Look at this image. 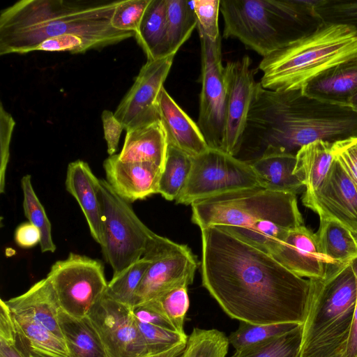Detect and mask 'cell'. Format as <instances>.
<instances>
[{"label":"cell","mask_w":357,"mask_h":357,"mask_svg":"<svg viewBox=\"0 0 357 357\" xmlns=\"http://www.w3.org/2000/svg\"><path fill=\"white\" fill-rule=\"evenodd\" d=\"M302 91L321 101L348 106L351 98L357 93V56L326 70L307 83Z\"/></svg>","instance_id":"obj_22"},{"label":"cell","mask_w":357,"mask_h":357,"mask_svg":"<svg viewBox=\"0 0 357 357\" xmlns=\"http://www.w3.org/2000/svg\"><path fill=\"white\" fill-rule=\"evenodd\" d=\"M247 162L252 169L261 187L295 195L305 189L303 183L294 174L296 162L295 154L266 152Z\"/></svg>","instance_id":"obj_24"},{"label":"cell","mask_w":357,"mask_h":357,"mask_svg":"<svg viewBox=\"0 0 357 357\" xmlns=\"http://www.w3.org/2000/svg\"><path fill=\"white\" fill-rule=\"evenodd\" d=\"M192 222L200 229L215 226L239 239L266 220L304 223L296 195L261 186L227 192L191 204Z\"/></svg>","instance_id":"obj_7"},{"label":"cell","mask_w":357,"mask_h":357,"mask_svg":"<svg viewBox=\"0 0 357 357\" xmlns=\"http://www.w3.org/2000/svg\"><path fill=\"white\" fill-rule=\"evenodd\" d=\"M166 23V0H151L135 33V37L146 54L147 60L162 56Z\"/></svg>","instance_id":"obj_30"},{"label":"cell","mask_w":357,"mask_h":357,"mask_svg":"<svg viewBox=\"0 0 357 357\" xmlns=\"http://www.w3.org/2000/svg\"><path fill=\"white\" fill-rule=\"evenodd\" d=\"M137 325L151 355L167 351L181 343H186L188 335L165 329L136 319Z\"/></svg>","instance_id":"obj_38"},{"label":"cell","mask_w":357,"mask_h":357,"mask_svg":"<svg viewBox=\"0 0 357 357\" xmlns=\"http://www.w3.org/2000/svg\"><path fill=\"white\" fill-rule=\"evenodd\" d=\"M159 118L165 130L168 145L194 158L209 146L196 123L163 87L158 99Z\"/></svg>","instance_id":"obj_21"},{"label":"cell","mask_w":357,"mask_h":357,"mask_svg":"<svg viewBox=\"0 0 357 357\" xmlns=\"http://www.w3.org/2000/svg\"><path fill=\"white\" fill-rule=\"evenodd\" d=\"M299 325L296 323L252 324L241 322L238 328L228 336V340L235 350H239L282 335Z\"/></svg>","instance_id":"obj_35"},{"label":"cell","mask_w":357,"mask_h":357,"mask_svg":"<svg viewBox=\"0 0 357 357\" xmlns=\"http://www.w3.org/2000/svg\"><path fill=\"white\" fill-rule=\"evenodd\" d=\"M357 56V32L324 23L314 32L265 56L259 65L264 88L276 91L303 89L326 70Z\"/></svg>","instance_id":"obj_6"},{"label":"cell","mask_w":357,"mask_h":357,"mask_svg":"<svg viewBox=\"0 0 357 357\" xmlns=\"http://www.w3.org/2000/svg\"><path fill=\"white\" fill-rule=\"evenodd\" d=\"M200 229L202 285L227 315L252 324L304 323L309 279L220 227Z\"/></svg>","instance_id":"obj_1"},{"label":"cell","mask_w":357,"mask_h":357,"mask_svg":"<svg viewBox=\"0 0 357 357\" xmlns=\"http://www.w3.org/2000/svg\"><path fill=\"white\" fill-rule=\"evenodd\" d=\"M314 10L324 23L347 26L357 32V0H317Z\"/></svg>","instance_id":"obj_37"},{"label":"cell","mask_w":357,"mask_h":357,"mask_svg":"<svg viewBox=\"0 0 357 357\" xmlns=\"http://www.w3.org/2000/svg\"><path fill=\"white\" fill-rule=\"evenodd\" d=\"M101 119L107 153L109 155H112L117 150L120 136L124 128L115 117L114 114L109 110H104L102 112Z\"/></svg>","instance_id":"obj_45"},{"label":"cell","mask_w":357,"mask_h":357,"mask_svg":"<svg viewBox=\"0 0 357 357\" xmlns=\"http://www.w3.org/2000/svg\"><path fill=\"white\" fill-rule=\"evenodd\" d=\"M348 107L357 113V93L351 98Z\"/></svg>","instance_id":"obj_49"},{"label":"cell","mask_w":357,"mask_h":357,"mask_svg":"<svg viewBox=\"0 0 357 357\" xmlns=\"http://www.w3.org/2000/svg\"><path fill=\"white\" fill-rule=\"evenodd\" d=\"M351 264L357 280V258ZM343 357H357V297L351 331Z\"/></svg>","instance_id":"obj_47"},{"label":"cell","mask_w":357,"mask_h":357,"mask_svg":"<svg viewBox=\"0 0 357 357\" xmlns=\"http://www.w3.org/2000/svg\"><path fill=\"white\" fill-rule=\"evenodd\" d=\"M176 54L147 60L114 116L128 131L160 120L158 99Z\"/></svg>","instance_id":"obj_13"},{"label":"cell","mask_w":357,"mask_h":357,"mask_svg":"<svg viewBox=\"0 0 357 357\" xmlns=\"http://www.w3.org/2000/svg\"><path fill=\"white\" fill-rule=\"evenodd\" d=\"M5 302L13 314L30 320L63 340L58 319L61 307L56 291L47 278Z\"/></svg>","instance_id":"obj_20"},{"label":"cell","mask_w":357,"mask_h":357,"mask_svg":"<svg viewBox=\"0 0 357 357\" xmlns=\"http://www.w3.org/2000/svg\"><path fill=\"white\" fill-rule=\"evenodd\" d=\"M255 186L259 185L247 161L209 148L192 158L188 179L175 201L191 205L198 200Z\"/></svg>","instance_id":"obj_9"},{"label":"cell","mask_w":357,"mask_h":357,"mask_svg":"<svg viewBox=\"0 0 357 357\" xmlns=\"http://www.w3.org/2000/svg\"><path fill=\"white\" fill-rule=\"evenodd\" d=\"M23 192V208L26 218L33 226L36 227L41 235L40 243L42 252H54L56 248L52 240V226L46 212L38 198L29 174L24 175L21 179Z\"/></svg>","instance_id":"obj_34"},{"label":"cell","mask_w":357,"mask_h":357,"mask_svg":"<svg viewBox=\"0 0 357 357\" xmlns=\"http://www.w3.org/2000/svg\"><path fill=\"white\" fill-rule=\"evenodd\" d=\"M143 257L151 264L136 292L134 306L154 299L180 284L193 282L198 262L186 245L154 233Z\"/></svg>","instance_id":"obj_11"},{"label":"cell","mask_w":357,"mask_h":357,"mask_svg":"<svg viewBox=\"0 0 357 357\" xmlns=\"http://www.w3.org/2000/svg\"><path fill=\"white\" fill-rule=\"evenodd\" d=\"M302 202L319 218L333 219L351 231L357 230V187L334 157L319 189L312 195L303 197Z\"/></svg>","instance_id":"obj_16"},{"label":"cell","mask_w":357,"mask_h":357,"mask_svg":"<svg viewBox=\"0 0 357 357\" xmlns=\"http://www.w3.org/2000/svg\"><path fill=\"white\" fill-rule=\"evenodd\" d=\"M121 0H21L0 13V55L35 51L44 40L79 36L101 49L135 36L111 25Z\"/></svg>","instance_id":"obj_3"},{"label":"cell","mask_w":357,"mask_h":357,"mask_svg":"<svg viewBox=\"0 0 357 357\" xmlns=\"http://www.w3.org/2000/svg\"><path fill=\"white\" fill-rule=\"evenodd\" d=\"M192 164V157L168 145L158 193L167 200H176L188 179Z\"/></svg>","instance_id":"obj_31"},{"label":"cell","mask_w":357,"mask_h":357,"mask_svg":"<svg viewBox=\"0 0 357 357\" xmlns=\"http://www.w3.org/2000/svg\"><path fill=\"white\" fill-rule=\"evenodd\" d=\"M109 357L151 356L139 331L132 307L107 296L89 314Z\"/></svg>","instance_id":"obj_14"},{"label":"cell","mask_w":357,"mask_h":357,"mask_svg":"<svg viewBox=\"0 0 357 357\" xmlns=\"http://www.w3.org/2000/svg\"><path fill=\"white\" fill-rule=\"evenodd\" d=\"M269 254L294 274L308 279L322 278L329 268L337 266L321 252L316 234L305 225L290 230Z\"/></svg>","instance_id":"obj_17"},{"label":"cell","mask_w":357,"mask_h":357,"mask_svg":"<svg viewBox=\"0 0 357 357\" xmlns=\"http://www.w3.org/2000/svg\"><path fill=\"white\" fill-rule=\"evenodd\" d=\"M132 310L135 318L142 322L178 332L175 326L149 301L133 306Z\"/></svg>","instance_id":"obj_44"},{"label":"cell","mask_w":357,"mask_h":357,"mask_svg":"<svg viewBox=\"0 0 357 357\" xmlns=\"http://www.w3.org/2000/svg\"><path fill=\"white\" fill-rule=\"evenodd\" d=\"M58 319L69 357H109L89 316L77 318L61 310Z\"/></svg>","instance_id":"obj_27"},{"label":"cell","mask_w":357,"mask_h":357,"mask_svg":"<svg viewBox=\"0 0 357 357\" xmlns=\"http://www.w3.org/2000/svg\"><path fill=\"white\" fill-rule=\"evenodd\" d=\"M39 229L30 222L21 224L15 232V243L22 248H31L40 243Z\"/></svg>","instance_id":"obj_46"},{"label":"cell","mask_w":357,"mask_h":357,"mask_svg":"<svg viewBox=\"0 0 357 357\" xmlns=\"http://www.w3.org/2000/svg\"><path fill=\"white\" fill-rule=\"evenodd\" d=\"M193 6L198 32L215 41L221 36L218 27L220 0H194Z\"/></svg>","instance_id":"obj_40"},{"label":"cell","mask_w":357,"mask_h":357,"mask_svg":"<svg viewBox=\"0 0 357 357\" xmlns=\"http://www.w3.org/2000/svg\"><path fill=\"white\" fill-rule=\"evenodd\" d=\"M186 343L179 344L167 351L146 357H178L183 351Z\"/></svg>","instance_id":"obj_48"},{"label":"cell","mask_w":357,"mask_h":357,"mask_svg":"<svg viewBox=\"0 0 357 357\" xmlns=\"http://www.w3.org/2000/svg\"><path fill=\"white\" fill-rule=\"evenodd\" d=\"M150 2L151 0H121L112 15V26L135 33Z\"/></svg>","instance_id":"obj_39"},{"label":"cell","mask_w":357,"mask_h":357,"mask_svg":"<svg viewBox=\"0 0 357 357\" xmlns=\"http://www.w3.org/2000/svg\"><path fill=\"white\" fill-rule=\"evenodd\" d=\"M303 324L278 337L235 350L230 357H299Z\"/></svg>","instance_id":"obj_32"},{"label":"cell","mask_w":357,"mask_h":357,"mask_svg":"<svg viewBox=\"0 0 357 357\" xmlns=\"http://www.w3.org/2000/svg\"><path fill=\"white\" fill-rule=\"evenodd\" d=\"M317 0H220L223 37L265 57L317 30Z\"/></svg>","instance_id":"obj_4"},{"label":"cell","mask_w":357,"mask_h":357,"mask_svg":"<svg viewBox=\"0 0 357 357\" xmlns=\"http://www.w3.org/2000/svg\"><path fill=\"white\" fill-rule=\"evenodd\" d=\"M309 280L299 357H343L357 297L351 262L331 267L324 278Z\"/></svg>","instance_id":"obj_5"},{"label":"cell","mask_w":357,"mask_h":357,"mask_svg":"<svg viewBox=\"0 0 357 357\" xmlns=\"http://www.w3.org/2000/svg\"><path fill=\"white\" fill-rule=\"evenodd\" d=\"M95 49L97 46L91 41L75 34H65L47 38L43 41L35 51L68 52L73 54L83 53Z\"/></svg>","instance_id":"obj_41"},{"label":"cell","mask_w":357,"mask_h":357,"mask_svg":"<svg viewBox=\"0 0 357 357\" xmlns=\"http://www.w3.org/2000/svg\"><path fill=\"white\" fill-rule=\"evenodd\" d=\"M151 264V261L142 257L112 277L108 282L105 295L123 305L132 307L137 289Z\"/></svg>","instance_id":"obj_33"},{"label":"cell","mask_w":357,"mask_h":357,"mask_svg":"<svg viewBox=\"0 0 357 357\" xmlns=\"http://www.w3.org/2000/svg\"><path fill=\"white\" fill-rule=\"evenodd\" d=\"M251 59L243 58L228 61L224 67L226 86L225 136L222 151L236 156L238 154L249 111L257 83L250 68Z\"/></svg>","instance_id":"obj_15"},{"label":"cell","mask_w":357,"mask_h":357,"mask_svg":"<svg viewBox=\"0 0 357 357\" xmlns=\"http://www.w3.org/2000/svg\"><path fill=\"white\" fill-rule=\"evenodd\" d=\"M103 167L106 181L129 204L158 193L162 169L153 163L123 162L114 154L105 160Z\"/></svg>","instance_id":"obj_18"},{"label":"cell","mask_w":357,"mask_h":357,"mask_svg":"<svg viewBox=\"0 0 357 357\" xmlns=\"http://www.w3.org/2000/svg\"><path fill=\"white\" fill-rule=\"evenodd\" d=\"M315 234L321 252L333 264H347L357 258V243L352 233L339 222L320 218Z\"/></svg>","instance_id":"obj_28"},{"label":"cell","mask_w":357,"mask_h":357,"mask_svg":"<svg viewBox=\"0 0 357 357\" xmlns=\"http://www.w3.org/2000/svg\"><path fill=\"white\" fill-rule=\"evenodd\" d=\"M102 209V244L113 276L141 259L154 234L137 217L128 202L121 198L106 180L100 179Z\"/></svg>","instance_id":"obj_8"},{"label":"cell","mask_w":357,"mask_h":357,"mask_svg":"<svg viewBox=\"0 0 357 357\" xmlns=\"http://www.w3.org/2000/svg\"><path fill=\"white\" fill-rule=\"evenodd\" d=\"M46 278L56 291L61 310L77 318L89 315L108 284L101 262L72 252L55 262Z\"/></svg>","instance_id":"obj_10"},{"label":"cell","mask_w":357,"mask_h":357,"mask_svg":"<svg viewBox=\"0 0 357 357\" xmlns=\"http://www.w3.org/2000/svg\"><path fill=\"white\" fill-rule=\"evenodd\" d=\"M332 153L357 187V137L333 143Z\"/></svg>","instance_id":"obj_43"},{"label":"cell","mask_w":357,"mask_h":357,"mask_svg":"<svg viewBox=\"0 0 357 357\" xmlns=\"http://www.w3.org/2000/svg\"><path fill=\"white\" fill-rule=\"evenodd\" d=\"M201 43V92L197 125L209 148L222 151L226 109L221 36L215 41L199 32Z\"/></svg>","instance_id":"obj_12"},{"label":"cell","mask_w":357,"mask_h":357,"mask_svg":"<svg viewBox=\"0 0 357 357\" xmlns=\"http://www.w3.org/2000/svg\"><path fill=\"white\" fill-rule=\"evenodd\" d=\"M188 286L187 283L180 284L149 301L181 334L185 333L183 326L190 304Z\"/></svg>","instance_id":"obj_36"},{"label":"cell","mask_w":357,"mask_h":357,"mask_svg":"<svg viewBox=\"0 0 357 357\" xmlns=\"http://www.w3.org/2000/svg\"><path fill=\"white\" fill-rule=\"evenodd\" d=\"M14 344L22 357H69L63 340L11 312Z\"/></svg>","instance_id":"obj_25"},{"label":"cell","mask_w":357,"mask_h":357,"mask_svg":"<svg viewBox=\"0 0 357 357\" xmlns=\"http://www.w3.org/2000/svg\"><path fill=\"white\" fill-rule=\"evenodd\" d=\"M168 147L167 135L160 120L126 131L119 158L123 162H151L164 169Z\"/></svg>","instance_id":"obj_23"},{"label":"cell","mask_w":357,"mask_h":357,"mask_svg":"<svg viewBox=\"0 0 357 357\" xmlns=\"http://www.w3.org/2000/svg\"><path fill=\"white\" fill-rule=\"evenodd\" d=\"M167 23L162 56L176 54L197 26L193 1L166 0Z\"/></svg>","instance_id":"obj_29"},{"label":"cell","mask_w":357,"mask_h":357,"mask_svg":"<svg viewBox=\"0 0 357 357\" xmlns=\"http://www.w3.org/2000/svg\"><path fill=\"white\" fill-rule=\"evenodd\" d=\"M351 233H352V235H353V236H354V239H355V241H356V242L357 243V230L355 231H351Z\"/></svg>","instance_id":"obj_50"},{"label":"cell","mask_w":357,"mask_h":357,"mask_svg":"<svg viewBox=\"0 0 357 357\" xmlns=\"http://www.w3.org/2000/svg\"><path fill=\"white\" fill-rule=\"evenodd\" d=\"M15 125L13 116L0 106V192L3 193L6 185V172L10 158V144Z\"/></svg>","instance_id":"obj_42"},{"label":"cell","mask_w":357,"mask_h":357,"mask_svg":"<svg viewBox=\"0 0 357 357\" xmlns=\"http://www.w3.org/2000/svg\"><path fill=\"white\" fill-rule=\"evenodd\" d=\"M65 185L79 205L93 238L101 245L103 238L100 179L87 162L77 160L68 165Z\"/></svg>","instance_id":"obj_19"},{"label":"cell","mask_w":357,"mask_h":357,"mask_svg":"<svg viewBox=\"0 0 357 357\" xmlns=\"http://www.w3.org/2000/svg\"><path fill=\"white\" fill-rule=\"evenodd\" d=\"M357 137V113L327 103L302 89L276 91L257 83L240 151L296 154L317 140L335 143ZM257 157V158H258Z\"/></svg>","instance_id":"obj_2"},{"label":"cell","mask_w":357,"mask_h":357,"mask_svg":"<svg viewBox=\"0 0 357 357\" xmlns=\"http://www.w3.org/2000/svg\"><path fill=\"white\" fill-rule=\"evenodd\" d=\"M332 146V143L317 140L296 153L294 174L305 187L303 197L312 195L324 183L333 160Z\"/></svg>","instance_id":"obj_26"}]
</instances>
